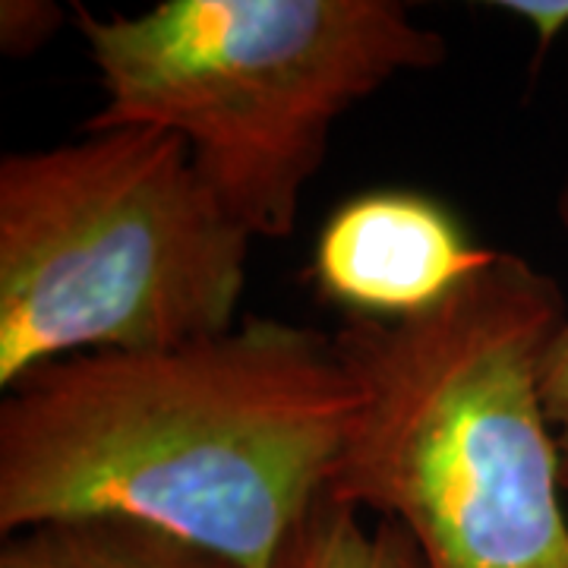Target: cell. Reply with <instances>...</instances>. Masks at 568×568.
<instances>
[{
    "label": "cell",
    "mask_w": 568,
    "mask_h": 568,
    "mask_svg": "<svg viewBox=\"0 0 568 568\" xmlns=\"http://www.w3.org/2000/svg\"><path fill=\"white\" fill-rule=\"evenodd\" d=\"M357 405L332 335L265 316L63 357L0 405V530L126 518L231 568H275Z\"/></svg>",
    "instance_id": "6da1fadb"
},
{
    "label": "cell",
    "mask_w": 568,
    "mask_h": 568,
    "mask_svg": "<svg viewBox=\"0 0 568 568\" xmlns=\"http://www.w3.org/2000/svg\"><path fill=\"white\" fill-rule=\"evenodd\" d=\"M559 284L515 253L414 320L332 335L361 392L325 496L405 530L424 568H568L544 357Z\"/></svg>",
    "instance_id": "7a4b0ae2"
},
{
    "label": "cell",
    "mask_w": 568,
    "mask_h": 568,
    "mask_svg": "<svg viewBox=\"0 0 568 568\" xmlns=\"http://www.w3.org/2000/svg\"><path fill=\"white\" fill-rule=\"evenodd\" d=\"M73 20L104 89L82 130L181 136L253 241L294 231L342 114L448 54L398 0H162L136 17L73 3Z\"/></svg>",
    "instance_id": "3957f363"
},
{
    "label": "cell",
    "mask_w": 568,
    "mask_h": 568,
    "mask_svg": "<svg viewBox=\"0 0 568 568\" xmlns=\"http://www.w3.org/2000/svg\"><path fill=\"white\" fill-rule=\"evenodd\" d=\"M0 159V386L44 364L237 325L253 237L159 126Z\"/></svg>",
    "instance_id": "277c9868"
},
{
    "label": "cell",
    "mask_w": 568,
    "mask_h": 568,
    "mask_svg": "<svg viewBox=\"0 0 568 568\" xmlns=\"http://www.w3.org/2000/svg\"><path fill=\"white\" fill-rule=\"evenodd\" d=\"M446 205L417 190H369L338 205L313 250L320 294L347 316L414 320L493 263Z\"/></svg>",
    "instance_id": "5b68a950"
},
{
    "label": "cell",
    "mask_w": 568,
    "mask_h": 568,
    "mask_svg": "<svg viewBox=\"0 0 568 568\" xmlns=\"http://www.w3.org/2000/svg\"><path fill=\"white\" fill-rule=\"evenodd\" d=\"M0 568H231L164 530L126 518L54 521L7 537Z\"/></svg>",
    "instance_id": "8992f818"
},
{
    "label": "cell",
    "mask_w": 568,
    "mask_h": 568,
    "mask_svg": "<svg viewBox=\"0 0 568 568\" xmlns=\"http://www.w3.org/2000/svg\"><path fill=\"white\" fill-rule=\"evenodd\" d=\"M361 515L323 493L287 534L275 568H424L405 530L392 521L366 528Z\"/></svg>",
    "instance_id": "52a82bcc"
},
{
    "label": "cell",
    "mask_w": 568,
    "mask_h": 568,
    "mask_svg": "<svg viewBox=\"0 0 568 568\" xmlns=\"http://www.w3.org/2000/svg\"><path fill=\"white\" fill-rule=\"evenodd\" d=\"M67 20L51 0H3L0 3V48L7 58H29L58 36Z\"/></svg>",
    "instance_id": "ba28073f"
},
{
    "label": "cell",
    "mask_w": 568,
    "mask_h": 568,
    "mask_svg": "<svg viewBox=\"0 0 568 568\" xmlns=\"http://www.w3.org/2000/svg\"><path fill=\"white\" fill-rule=\"evenodd\" d=\"M559 222L568 231V178L559 193ZM544 405L547 417L559 443V458H562V487L568 493V316L556 328L552 342L544 357Z\"/></svg>",
    "instance_id": "9c48e42d"
},
{
    "label": "cell",
    "mask_w": 568,
    "mask_h": 568,
    "mask_svg": "<svg viewBox=\"0 0 568 568\" xmlns=\"http://www.w3.org/2000/svg\"><path fill=\"white\" fill-rule=\"evenodd\" d=\"M496 10H506L508 17L528 22L537 48H534V67L549 54V48L568 32V0H496Z\"/></svg>",
    "instance_id": "30bf717a"
}]
</instances>
